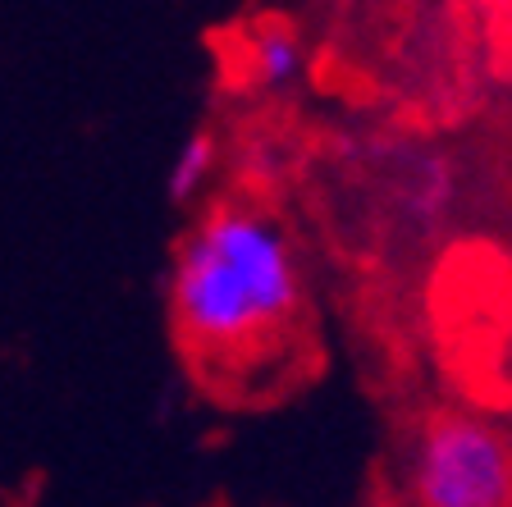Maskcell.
<instances>
[{"instance_id":"cell-1","label":"cell","mask_w":512,"mask_h":507,"mask_svg":"<svg viewBox=\"0 0 512 507\" xmlns=\"http://www.w3.org/2000/svg\"><path fill=\"white\" fill-rule=\"evenodd\" d=\"M170 302L197 348H243L298 316L302 270L288 233L256 206H215L174 256Z\"/></svg>"},{"instance_id":"cell-2","label":"cell","mask_w":512,"mask_h":507,"mask_svg":"<svg viewBox=\"0 0 512 507\" xmlns=\"http://www.w3.org/2000/svg\"><path fill=\"white\" fill-rule=\"evenodd\" d=\"M416 507H512V448L471 412H435L412 444Z\"/></svg>"},{"instance_id":"cell-3","label":"cell","mask_w":512,"mask_h":507,"mask_svg":"<svg viewBox=\"0 0 512 507\" xmlns=\"http://www.w3.org/2000/svg\"><path fill=\"white\" fill-rule=\"evenodd\" d=\"M247 74L261 87H284L302 74V37L293 23H261L247 32Z\"/></svg>"},{"instance_id":"cell-4","label":"cell","mask_w":512,"mask_h":507,"mask_svg":"<svg viewBox=\"0 0 512 507\" xmlns=\"http://www.w3.org/2000/svg\"><path fill=\"white\" fill-rule=\"evenodd\" d=\"M211 174H215V138H211V133H192V138L179 147V156H174L170 197L174 201L197 197V188H202Z\"/></svg>"}]
</instances>
